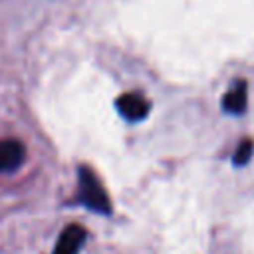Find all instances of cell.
I'll return each instance as SVG.
<instances>
[{"mask_svg":"<svg viewBox=\"0 0 254 254\" xmlns=\"http://www.w3.org/2000/svg\"><path fill=\"white\" fill-rule=\"evenodd\" d=\"M77 185H79V200L85 208L103 216H109L113 212L111 198L93 169H89L87 165L77 167Z\"/></svg>","mask_w":254,"mask_h":254,"instance_id":"1","label":"cell"},{"mask_svg":"<svg viewBox=\"0 0 254 254\" xmlns=\"http://www.w3.org/2000/svg\"><path fill=\"white\" fill-rule=\"evenodd\" d=\"M252 153H254V143H252V139H242L240 145H238L236 151H234V159H232L234 165H236V167L246 165V163L250 161Z\"/></svg>","mask_w":254,"mask_h":254,"instance_id":"6","label":"cell"},{"mask_svg":"<svg viewBox=\"0 0 254 254\" xmlns=\"http://www.w3.org/2000/svg\"><path fill=\"white\" fill-rule=\"evenodd\" d=\"M248 105V85L246 81L238 79L222 97V109L226 113H232V115H240L244 113Z\"/></svg>","mask_w":254,"mask_h":254,"instance_id":"5","label":"cell"},{"mask_svg":"<svg viewBox=\"0 0 254 254\" xmlns=\"http://www.w3.org/2000/svg\"><path fill=\"white\" fill-rule=\"evenodd\" d=\"M26 159V147L20 139H0V175L16 171Z\"/></svg>","mask_w":254,"mask_h":254,"instance_id":"3","label":"cell"},{"mask_svg":"<svg viewBox=\"0 0 254 254\" xmlns=\"http://www.w3.org/2000/svg\"><path fill=\"white\" fill-rule=\"evenodd\" d=\"M87 238V230L79 224H69L60 232L54 254H79Z\"/></svg>","mask_w":254,"mask_h":254,"instance_id":"4","label":"cell"},{"mask_svg":"<svg viewBox=\"0 0 254 254\" xmlns=\"http://www.w3.org/2000/svg\"><path fill=\"white\" fill-rule=\"evenodd\" d=\"M115 107L119 111V115L131 123H137V121H143L149 111H151V103L149 99L143 95V93H137V91H129V93H121L117 99H115Z\"/></svg>","mask_w":254,"mask_h":254,"instance_id":"2","label":"cell"}]
</instances>
